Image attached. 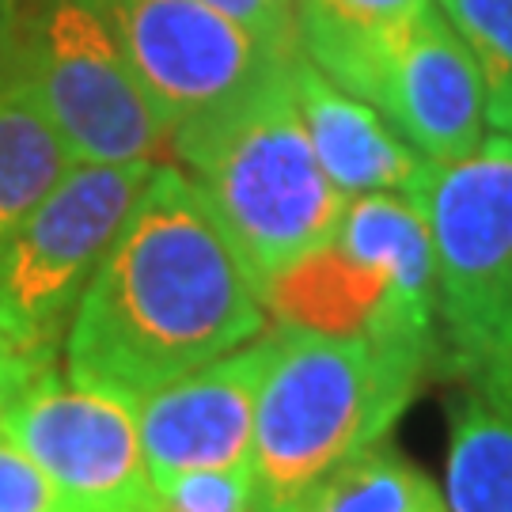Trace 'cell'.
<instances>
[{"label":"cell","mask_w":512,"mask_h":512,"mask_svg":"<svg viewBox=\"0 0 512 512\" xmlns=\"http://www.w3.org/2000/svg\"><path fill=\"white\" fill-rule=\"evenodd\" d=\"M99 8L167 133L296 54L205 0H99Z\"/></svg>","instance_id":"8"},{"label":"cell","mask_w":512,"mask_h":512,"mask_svg":"<svg viewBox=\"0 0 512 512\" xmlns=\"http://www.w3.org/2000/svg\"><path fill=\"white\" fill-rule=\"evenodd\" d=\"M160 164H73L0 243V338L54 365L95 270Z\"/></svg>","instance_id":"6"},{"label":"cell","mask_w":512,"mask_h":512,"mask_svg":"<svg viewBox=\"0 0 512 512\" xmlns=\"http://www.w3.org/2000/svg\"><path fill=\"white\" fill-rule=\"evenodd\" d=\"M220 8L224 16L239 19L255 35L274 42L281 50H296V23H293V0H205Z\"/></svg>","instance_id":"20"},{"label":"cell","mask_w":512,"mask_h":512,"mask_svg":"<svg viewBox=\"0 0 512 512\" xmlns=\"http://www.w3.org/2000/svg\"><path fill=\"white\" fill-rule=\"evenodd\" d=\"M475 61L486 92V122L512 137V0H437Z\"/></svg>","instance_id":"17"},{"label":"cell","mask_w":512,"mask_h":512,"mask_svg":"<svg viewBox=\"0 0 512 512\" xmlns=\"http://www.w3.org/2000/svg\"><path fill=\"white\" fill-rule=\"evenodd\" d=\"M156 512H258L251 471H194L160 490Z\"/></svg>","instance_id":"18"},{"label":"cell","mask_w":512,"mask_h":512,"mask_svg":"<svg viewBox=\"0 0 512 512\" xmlns=\"http://www.w3.org/2000/svg\"><path fill=\"white\" fill-rule=\"evenodd\" d=\"M73 167L69 148L35 95L8 76L0 84V243Z\"/></svg>","instance_id":"15"},{"label":"cell","mask_w":512,"mask_h":512,"mask_svg":"<svg viewBox=\"0 0 512 512\" xmlns=\"http://www.w3.org/2000/svg\"><path fill=\"white\" fill-rule=\"evenodd\" d=\"M0 512H76L31 456L0 433Z\"/></svg>","instance_id":"19"},{"label":"cell","mask_w":512,"mask_h":512,"mask_svg":"<svg viewBox=\"0 0 512 512\" xmlns=\"http://www.w3.org/2000/svg\"><path fill=\"white\" fill-rule=\"evenodd\" d=\"M425 376L368 338L277 327L255 410L258 512H311L349 459L387 440Z\"/></svg>","instance_id":"3"},{"label":"cell","mask_w":512,"mask_h":512,"mask_svg":"<svg viewBox=\"0 0 512 512\" xmlns=\"http://www.w3.org/2000/svg\"><path fill=\"white\" fill-rule=\"evenodd\" d=\"M448 512H512V387H463L448 410Z\"/></svg>","instance_id":"14"},{"label":"cell","mask_w":512,"mask_h":512,"mask_svg":"<svg viewBox=\"0 0 512 512\" xmlns=\"http://www.w3.org/2000/svg\"><path fill=\"white\" fill-rule=\"evenodd\" d=\"M311 512H448V501L414 459L380 440L330 478Z\"/></svg>","instance_id":"16"},{"label":"cell","mask_w":512,"mask_h":512,"mask_svg":"<svg viewBox=\"0 0 512 512\" xmlns=\"http://www.w3.org/2000/svg\"><path fill=\"white\" fill-rule=\"evenodd\" d=\"M274 330L137 403V429L156 494L194 471H251L258 391Z\"/></svg>","instance_id":"9"},{"label":"cell","mask_w":512,"mask_h":512,"mask_svg":"<svg viewBox=\"0 0 512 512\" xmlns=\"http://www.w3.org/2000/svg\"><path fill=\"white\" fill-rule=\"evenodd\" d=\"M266 334L247 258L179 164H160L65 334L69 384L126 403Z\"/></svg>","instance_id":"1"},{"label":"cell","mask_w":512,"mask_h":512,"mask_svg":"<svg viewBox=\"0 0 512 512\" xmlns=\"http://www.w3.org/2000/svg\"><path fill=\"white\" fill-rule=\"evenodd\" d=\"M334 247H342L349 258H361V262L387 270L395 296L406 308L437 323L433 239H429V220H425L418 198H406V194L349 198Z\"/></svg>","instance_id":"13"},{"label":"cell","mask_w":512,"mask_h":512,"mask_svg":"<svg viewBox=\"0 0 512 512\" xmlns=\"http://www.w3.org/2000/svg\"><path fill=\"white\" fill-rule=\"evenodd\" d=\"M437 0H293L296 50L368 103L399 42Z\"/></svg>","instance_id":"12"},{"label":"cell","mask_w":512,"mask_h":512,"mask_svg":"<svg viewBox=\"0 0 512 512\" xmlns=\"http://www.w3.org/2000/svg\"><path fill=\"white\" fill-rule=\"evenodd\" d=\"M8 76L35 95L73 164L171 160V133L99 0H12Z\"/></svg>","instance_id":"5"},{"label":"cell","mask_w":512,"mask_h":512,"mask_svg":"<svg viewBox=\"0 0 512 512\" xmlns=\"http://www.w3.org/2000/svg\"><path fill=\"white\" fill-rule=\"evenodd\" d=\"M368 107L433 167L456 164L490 137L482 76L440 8H429L399 42Z\"/></svg>","instance_id":"10"},{"label":"cell","mask_w":512,"mask_h":512,"mask_svg":"<svg viewBox=\"0 0 512 512\" xmlns=\"http://www.w3.org/2000/svg\"><path fill=\"white\" fill-rule=\"evenodd\" d=\"M46 368L50 365L23 357L12 342H4V338H0V418H4V410L16 403L27 387L35 384L38 372H46Z\"/></svg>","instance_id":"21"},{"label":"cell","mask_w":512,"mask_h":512,"mask_svg":"<svg viewBox=\"0 0 512 512\" xmlns=\"http://www.w3.org/2000/svg\"><path fill=\"white\" fill-rule=\"evenodd\" d=\"M433 239L440 368L463 387H512V137L490 133L437 167L418 198Z\"/></svg>","instance_id":"4"},{"label":"cell","mask_w":512,"mask_h":512,"mask_svg":"<svg viewBox=\"0 0 512 512\" xmlns=\"http://www.w3.org/2000/svg\"><path fill=\"white\" fill-rule=\"evenodd\" d=\"M296 110L304 118L308 141L330 183L346 198L361 194H406L421 198L437 167L418 156L403 137L384 122V114L342 92L296 50L289 65Z\"/></svg>","instance_id":"11"},{"label":"cell","mask_w":512,"mask_h":512,"mask_svg":"<svg viewBox=\"0 0 512 512\" xmlns=\"http://www.w3.org/2000/svg\"><path fill=\"white\" fill-rule=\"evenodd\" d=\"M293 57L171 133V160L213 205L262 289L334 243L349 205L296 110Z\"/></svg>","instance_id":"2"},{"label":"cell","mask_w":512,"mask_h":512,"mask_svg":"<svg viewBox=\"0 0 512 512\" xmlns=\"http://www.w3.org/2000/svg\"><path fill=\"white\" fill-rule=\"evenodd\" d=\"M8 57H12V0H0V84L8 80Z\"/></svg>","instance_id":"22"},{"label":"cell","mask_w":512,"mask_h":512,"mask_svg":"<svg viewBox=\"0 0 512 512\" xmlns=\"http://www.w3.org/2000/svg\"><path fill=\"white\" fill-rule=\"evenodd\" d=\"M0 433L46 471L76 512H156L137 406L65 384L50 365L4 410Z\"/></svg>","instance_id":"7"}]
</instances>
